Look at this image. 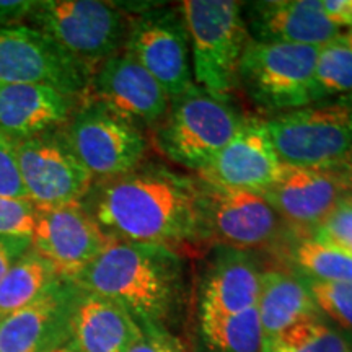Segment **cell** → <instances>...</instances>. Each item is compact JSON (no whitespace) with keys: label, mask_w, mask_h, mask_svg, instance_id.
Listing matches in <instances>:
<instances>
[{"label":"cell","mask_w":352,"mask_h":352,"mask_svg":"<svg viewBox=\"0 0 352 352\" xmlns=\"http://www.w3.org/2000/svg\"><path fill=\"white\" fill-rule=\"evenodd\" d=\"M108 236L132 243L173 246L199 243L197 179L164 165H139L100 182L85 197Z\"/></svg>","instance_id":"obj_1"},{"label":"cell","mask_w":352,"mask_h":352,"mask_svg":"<svg viewBox=\"0 0 352 352\" xmlns=\"http://www.w3.org/2000/svg\"><path fill=\"white\" fill-rule=\"evenodd\" d=\"M72 280L124 308L140 331L166 328L183 294V261L175 250L111 239Z\"/></svg>","instance_id":"obj_2"},{"label":"cell","mask_w":352,"mask_h":352,"mask_svg":"<svg viewBox=\"0 0 352 352\" xmlns=\"http://www.w3.org/2000/svg\"><path fill=\"white\" fill-rule=\"evenodd\" d=\"M245 120L230 96L195 85L170 100L168 111L153 131V142L170 162L201 173Z\"/></svg>","instance_id":"obj_3"},{"label":"cell","mask_w":352,"mask_h":352,"mask_svg":"<svg viewBox=\"0 0 352 352\" xmlns=\"http://www.w3.org/2000/svg\"><path fill=\"white\" fill-rule=\"evenodd\" d=\"M179 10L186 23L195 83L217 95L230 96L239 83V67L248 28L243 3L235 0H186Z\"/></svg>","instance_id":"obj_4"},{"label":"cell","mask_w":352,"mask_h":352,"mask_svg":"<svg viewBox=\"0 0 352 352\" xmlns=\"http://www.w3.org/2000/svg\"><path fill=\"white\" fill-rule=\"evenodd\" d=\"M264 126L287 166L338 168L352 155V98L274 114Z\"/></svg>","instance_id":"obj_5"},{"label":"cell","mask_w":352,"mask_h":352,"mask_svg":"<svg viewBox=\"0 0 352 352\" xmlns=\"http://www.w3.org/2000/svg\"><path fill=\"white\" fill-rule=\"evenodd\" d=\"M26 21L91 69L120 54L129 32L120 3L98 0H34Z\"/></svg>","instance_id":"obj_6"},{"label":"cell","mask_w":352,"mask_h":352,"mask_svg":"<svg viewBox=\"0 0 352 352\" xmlns=\"http://www.w3.org/2000/svg\"><path fill=\"white\" fill-rule=\"evenodd\" d=\"M318 47L258 43L250 39L241 56L239 85L256 107L287 113L318 101L315 65Z\"/></svg>","instance_id":"obj_7"},{"label":"cell","mask_w":352,"mask_h":352,"mask_svg":"<svg viewBox=\"0 0 352 352\" xmlns=\"http://www.w3.org/2000/svg\"><path fill=\"white\" fill-rule=\"evenodd\" d=\"M63 134L77 160L100 182L138 168L147 151L139 126L94 98L74 109Z\"/></svg>","instance_id":"obj_8"},{"label":"cell","mask_w":352,"mask_h":352,"mask_svg":"<svg viewBox=\"0 0 352 352\" xmlns=\"http://www.w3.org/2000/svg\"><path fill=\"white\" fill-rule=\"evenodd\" d=\"M95 69L28 25L0 28V83L51 87L77 100L88 94Z\"/></svg>","instance_id":"obj_9"},{"label":"cell","mask_w":352,"mask_h":352,"mask_svg":"<svg viewBox=\"0 0 352 352\" xmlns=\"http://www.w3.org/2000/svg\"><path fill=\"white\" fill-rule=\"evenodd\" d=\"M202 241L236 250L263 248L280 240L283 220L256 192L197 179Z\"/></svg>","instance_id":"obj_10"},{"label":"cell","mask_w":352,"mask_h":352,"mask_svg":"<svg viewBox=\"0 0 352 352\" xmlns=\"http://www.w3.org/2000/svg\"><path fill=\"white\" fill-rule=\"evenodd\" d=\"M124 51L160 83L170 100L196 85L191 44L179 7L144 8L129 20Z\"/></svg>","instance_id":"obj_11"},{"label":"cell","mask_w":352,"mask_h":352,"mask_svg":"<svg viewBox=\"0 0 352 352\" xmlns=\"http://www.w3.org/2000/svg\"><path fill=\"white\" fill-rule=\"evenodd\" d=\"M15 151L21 182L34 208L77 204L94 188V176L69 148L63 129L15 142Z\"/></svg>","instance_id":"obj_12"},{"label":"cell","mask_w":352,"mask_h":352,"mask_svg":"<svg viewBox=\"0 0 352 352\" xmlns=\"http://www.w3.org/2000/svg\"><path fill=\"white\" fill-rule=\"evenodd\" d=\"M34 209L32 250L63 279H74L108 243L109 236L83 202Z\"/></svg>","instance_id":"obj_13"},{"label":"cell","mask_w":352,"mask_h":352,"mask_svg":"<svg viewBox=\"0 0 352 352\" xmlns=\"http://www.w3.org/2000/svg\"><path fill=\"white\" fill-rule=\"evenodd\" d=\"M349 188L338 168L287 166L274 184L259 192L290 227L310 233L336 208Z\"/></svg>","instance_id":"obj_14"},{"label":"cell","mask_w":352,"mask_h":352,"mask_svg":"<svg viewBox=\"0 0 352 352\" xmlns=\"http://www.w3.org/2000/svg\"><path fill=\"white\" fill-rule=\"evenodd\" d=\"M94 100L134 122L155 127L168 111L170 98L129 52L109 57L91 78Z\"/></svg>","instance_id":"obj_15"},{"label":"cell","mask_w":352,"mask_h":352,"mask_svg":"<svg viewBox=\"0 0 352 352\" xmlns=\"http://www.w3.org/2000/svg\"><path fill=\"white\" fill-rule=\"evenodd\" d=\"M285 165L267 135L264 120L246 118L230 142L220 151L201 179L240 191L263 192L277 182Z\"/></svg>","instance_id":"obj_16"},{"label":"cell","mask_w":352,"mask_h":352,"mask_svg":"<svg viewBox=\"0 0 352 352\" xmlns=\"http://www.w3.org/2000/svg\"><path fill=\"white\" fill-rule=\"evenodd\" d=\"M78 287L59 279L28 307L0 320V352H51L70 340Z\"/></svg>","instance_id":"obj_17"},{"label":"cell","mask_w":352,"mask_h":352,"mask_svg":"<svg viewBox=\"0 0 352 352\" xmlns=\"http://www.w3.org/2000/svg\"><path fill=\"white\" fill-rule=\"evenodd\" d=\"M250 39L258 43L320 47L341 28L321 10V0H258L243 3Z\"/></svg>","instance_id":"obj_18"},{"label":"cell","mask_w":352,"mask_h":352,"mask_svg":"<svg viewBox=\"0 0 352 352\" xmlns=\"http://www.w3.org/2000/svg\"><path fill=\"white\" fill-rule=\"evenodd\" d=\"M76 109V100L51 87L0 83V134L13 142L59 129Z\"/></svg>","instance_id":"obj_19"},{"label":"cell","mask_w":352,"mask_h":352,"mask_svg":"<svg viewBox=\"0 0 352 352\" xmlns=\"http://www.w3.org/2000/svg\"><path fill=\"white\" fill-rule=\"evenodd\" d=\"M261 274L245 250L219 246L202 283L199 318L235 315L256 307Z\"/></svg>","instance_id":"obj_20"},{"label":"cell","mask_w":352,"mask_h":352,"mask_svg":"<svg viewBox=\"0 0 352 352\" xmlns=\"http://www.w3.org/2000/svg\"><path fill=\"white\" fill-rule=\"evenodd\" d=\"M139 324L124 308L78 287L70 316V340L80 352H127Z\"/></svg>","instance_id":"obj_21"},{"label":"cell","mask_w":352,"mask_h":352,"mask_svg":"<svg viewBox=\"0 0 352 352\" xmlns=\"http://www.w3.org/2000/svg\"><path fill=\"white\" fill-rule=\"evenodd\" d=\"M256 310L263 341L276 338L300 321L321 316L305 284L297 276L280 271H266L261 274Z\"/></svg>","instance_id":"obj_22"},{"label":"cell","mask_w":352,"mask_h":352,"mask_svg":"<svg viewBox=\"0 0 352 352\" xmlns=\"http://www.w3.org/2000/svg\"><path fill=\"white\" fill-rule=\"evenodd\" d=\"M283 241L285 258L296 267L297 276L327 283L352 280V254L344 250L302 232L287 235Z\"/></svg>","instance_id":"obj_23"},{"label":"cell","mask_w":352,"mask_h":352,"mask_svg":"<svg viewBox=\"0 0 352 352\" xmlns=\"http://www.w3.org/2000/svg\"><path fill=\"white\" fill-rule=\"evenodd\" d=\"M59 279L46 259L33 250L26 252L0 279V320L28 307Z\"/></svg>","instance_id":"obj_24"},{"label":"cell","mask_w":352,"mask_h":352,"mask_svg":"<svg viewBox=\"0 0 352 352\" xmlns=\"http://www.w3.org/2000/svg\"><path fill=\"white\" fill-rule=\"evenodd\" d=\"M201 336L212 352H261L263 331L256 307L227 316L199 318Z\"/></svg>","instance_id":"obj_25"},{"label":"cell","mask_w":352,"mask_h":352,"mask_svg":"<svg viewBox=\"0 0 352 352\" xmlns=\"http://www.w3.org/2000/svg\"><path fill=\"white\" fill-rule=\"evenodd\" d=\"M261 352H352V342L320 316L300 321L276 338L263 341Z\"/></svg>","instance_id":"obj_26"},{"label":"cell","mask_w":352,"mask_h":352,"mask_svg":"<svg viewBox=\"0 0 352 352\" xmlns=\"http://www.w3.org/2000/svg\"><path fill=\"white\" fill-rule=\"evenodd\" d=\"M315 88L318 101L352 94V46L344 33L318 47Z\"/></svg>","instance_id":"obj_27"},{"label":"cell","mask_w":352,"mask_h":352,"mask_svg":"<svg viewBox=\"0 0 352 352\" xmlns=\"http://www.w3.org/2000/svg\"><path fill=\"white\" fill-rule=\"evenodd\" d=\"M297 277L305 284L320 314L336 321L347 331H352V280L327 283L302 276Z\"/></svg>","instance_id":"obj_28"},{"label":"cell","mask_w":352,"mask_h":352,"mask_svg":"<svg viewBox=\"0 0 352 352\" xmlns=\"http://www.w3.org/2000/svg\"><path fill=\"white\" fill-rule=\"evenodd\" d=\"M310 233L352 254V192L342 196L331 214Z\"/></svg>","instance_id":"obj_29"},{"label":"cell","mask_w":352,"mask_h":352,"mask_svg":"<svg viewBox=\"0 0 352 352\" xmlns=\"http://www.w3.org/2000/svg\"><path fill=\"white\" fill-rule=\"evenodd\" d=\"M36 209L30 201L0 197V235L32 236Z\"/></svg>","instance_id":"obj_30"},{"label":"cell","mask_w":352,"mask_h":352,"mask_svg":"<svg viewBox=\"0 0 352 352\" xmlns=\"http://www.w3.org/2000/svg\"><path fill=\"white\" fill-rule=\"evenodd\" d=\"M0 197L28 199L16 160L15 142L0 134Z\"/></svg>","instance_id":"obj_31"},{"label":"cell","mask_w":352,"mask_h":352,"mask_svg":"<svg viewBox=\"0 0 352 352\" xmlns=\"http://www.w3.org/2000/svg\"><path fill=\"white\" fill-rule=\"evenodd\" d=\"M127 352H188L178 336L166 328L144 329Z\"/></svg>","instance_id":"obj_32"},{"label":"cell","mask_w":352,"mask_h":352,"mask_svg":"<svg viewBox=\"0 0 352 352\" xmlns=\"http://www.w3.org/2000/svg\"><path fill=\"white\" fill-rule=\"evenodd\" d=\"M30 250H32L30 236L0 235V279Z\"/></svg>","instance_id":"obj_33"},{"label":"cell","mask_w":352,"mask_h":352,"mask_svg":"<svg viewBox=\"0 0 352 352\" xmlns=\"http://www.w3.org/2000/svg\"><path fill=\"white\" fill-rule=\"evenodd\" d=\"M33 6L30 0H0V28L20 26L21 21L28 20Z\"/></svg>","instance_id":"obj_34"},{"label":"cell","mask_w":352,"mask_h":352,"mask_svg":"<svg viewBox=\"0 0 352 352\" xmlns=\"http://www.w3.org/2000/svg\"><path fill=\"white\" fill-rule=\"evenodd\" d=\"M321 10L340 28L352 26V0H321Z\"/></svg>","instance_id":"obj_35"},{"label":"cell","mask_w":352,"mask_h":352,"mask_svg":"<svg viewBox=\"0 0 352 352\" xmlns=\"http://www.w3.org/2000/svg\"><path fill=\"white\" fill-rule=\"evenodd\" d=\"M340 170L342 171V176H344L347 188H349V191L352 192V155L340 166Z\"/></svg>","instance_id":"obj_36"},{"label":"cell","mask_w":352,"mask_h":352,"mask_svg":"<svg viewBox=\"0 0 352 352\" xmlns=\"http://www.w3.org/2000/svg\"><path fill=\"white\" fill-rule=\"evenodd\" d=\"M51 352H80V351H78V347L74 344L72 340H69L67 342H64V344H60L59 347H56V349H52Z\"/></svg>","instance_id":"obj_37"},{"label":"cell","mask_w":352,"mask_h":352,"mask_svg":"<svg viewBox=\"0 0 352 352\" xmlns=\"http://www.w3.org/2000/svg\"><path fill=\"white\" fill-rule=\"evenodd\" d=\"M344 34H346V38L349 39V43H351V46H352V26H349V28L346 30Z\"/></svg>","instance_id":"obj_38"}]
</instances>
